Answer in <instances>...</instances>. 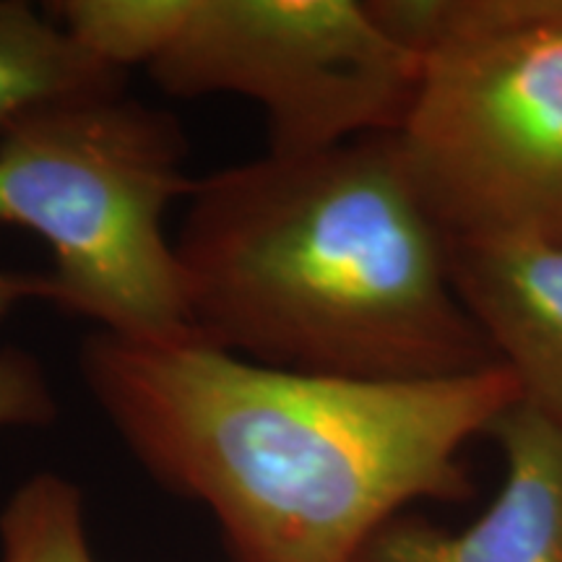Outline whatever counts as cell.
I'll return each instance as SVG.
<instances>
[{"mask_svg": "<svg viewBox=\"0 0 562 562\" xmlns=\"http://www.w3.org/2000/svg\"><path fill=\"white\" fill-rule=\"evenodd\" d=\"M79 375L140 467L214 513L237 562H357L412 503L469 501L463 448L521 402L501 362L364 381L104 331L81 341Z\"/></svg>", "mask_w": 562, "mask_h": 562, "instance_id": "1", "label": "cell"}, {"mask_svg": "<svg viewBox=\"0 0 562 562\" xmlns=\"http://www.w3.org/2000/svg\"><path fill=\"white\" fill-rule=\"evenodd\" d=\"M172 245L193 331L245 360L364 381L497 364L393 133L199 178Z\"/></svg>", "mask_w": 562, "mask_h": 562, "instance_id": "2", "label": "cell"}, {"mask_svg": "<svg viewBox=\"0 0 562 562\" xmlns=\"http://www.w3.org/2000/svg\"><path fill=\"white\" fill-rule=\"evenodd\" d=\"M417 53L398 154L451 243L562 245V0H372Z\"/></svg>", "mask_w": 562, "mask_h": 562, "instance_id": "3", "label": "cell"}, {"mask_svg": "<svg viewBox=\"0 0 562 562\" xmlns=\"http://www.w3.org/2000/svg\"><path fill=\"white\" fill-rule=\"evenodd\" d=\"M188 138L125 91L32 108L0 136V224L53 250L58 311L133 341L199 339L165 214L193 193Z\"/></svg>", "mask_w": 562, "mask_h": 562, "instance_id": "4", "label": "cell"}, {"mask_svg": "<svg viewBox=\"0 0 562 562\" xmlns=\"http://www.w3.org/2000/svg\"><path fill=\"white\" fill-rule=\"evenodd\" d=\"M131 60L170 97L258 104L273 154L396 133L419 66L372 0H138Z\"/></svg>", "mask_w": 562, "mask_h": 562, "instance_id": "5", "label": "cell"}, {"mask_svg": "<svg viewBox=\"0 0 562 562\" xmlns=\"http://www.w3.org/2000/svg\"><path fill=\"white\" fill-rule=\"evenodd\" d=\"M487 435L503 451L505 482L474 524L446 531L402 513L357 562H562V422L516 402Z\"/></svg>", "mask_w": 562, "mask_h": 562, "instance_id": "6", "label": "cell"}, {"mask_svg": "<svg viewBox=\"0 0 562 562\" xmlns=\"http://www.w3.org/2000/svg\"><path fill=\"white\" fill-rule=\"evenodd\" d=\"M451 269L521 402L562 422V245L451 243Z\"/></svg>", "mask_w": 562, "mask_h": 562, "instance_id": "7", "label": "cell"}, {"mask_svg": "<svg viewBox=\"0 0 562 562\" xmlns=\"http://www.w3.org/2000/svg\"><path fill=\"white\" fill-rule=\"evenodd\" d=\"M128 89V74L81 47L45 9L0 0V136L32 108Z\"/></svg>", "mask_w": 562, "mask_h": 562, "instance_id": "8", "label": "cell"}, {"mask_svg": "<svg viewBox=\"0 0 562 562\" xmlns=\"http://www.w3.org/2000/svg\"><path fill=\"white\" fill-rule=\"evenodd\" d=\"M0 562H94L83 492L55 472L21 482L0 510Z\"/></svg>", "mask_w": 562, "mask_h": 562, "instance_id": "9", "label": "cell"}, {"mask_svg": "<svg viewBox=\"0 0 562 562\" xmlns=\"http://www.w3.org/2000/svg\"><path fill=\"white\" fill-rule=\"evenodd\" d=\"M55 302V284L47 271L0 269V323L24 302ZM60 402L37 355L21 347L0 349V432L45 430L58 422Z\"/></svg>", "mask_w": 562, "mask_h": 562, "instance_id": "10", "label": "cell"}]
</instances>
